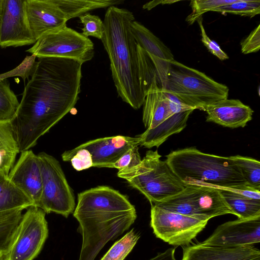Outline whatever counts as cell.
I'll return each instance as SVG.
<instances>
[{"label":"cell","instance_id":"cell-1","mask_svg":"<svg viewBox=\"0 0 260 260\" xmlns=\"http://www.w3.org/2000/svg\"><path fill=\"white\" fill-rule=\"evenodd\" d=\"M82 65L58 57L38 58L34 62L11 120L20 153L35 146L75 106L81 92Z\"/></svg>","mask_w":260,"mask_h":260},{"label":"cell","instance_id":"cell-2","mask_svg":"<svg viewBox=\"0 0 260 260\" xmlns=\"http://www.w3.org/2000/svg\"><path fill=\"white\" fill-rule=\"evenodd\" d=\"M73 215L82 236L78 260H94L108 242L128 230L137 218L127 197L104 185L79 193Z\"/></svg>","mask_w":260,"mask_h":260},{"label":"cell","instance_id":"cell-3","mask_svg":"<svg viewBox=\"0 0 260 260\" xmlns=\"http://www.w3.org/2000/svg\"><path fill=\"white\" fill-rule=\"evenodd\" d=\"M133 13L116 6L108 8L101 39L110 62L112 79L118 95L135 110L143 105L145 94L141 87L137 44L132 34Z\"/></svg>","mask_w":260,"mask_h":260},{"label":"cell","instance_id":"cell-4","mask_svg":"<svg viewBox=\"0 0 260 260\" xmlns=\"http://www.w3.org/2000/svg\"><path fill=\"white\" fill-rule=\"evenodd\" d=\"M166 161L186 184L255 189L248 185L229 156L206 153L190 147L172 151Z\"/></svg>","mask_w":260,"mask_h":260},{"label":"cell","instance_id":"cell-5","mask_svg":"<svg viewBox=\"0 0 260 260\" xmlns=\"http://www.w3.org/2000/svg\"><path fill=\"white\" fill-rule=\"evenodd\" d=\"M154 66L156 82L161 89L194 110H203L208 105L228 99L229 89L226 85L175 59Z\"/></svg>","mask_w":260,"mask_h":260},{"label":"cell","instance_id":"cell-6","mask_svg":"<svg viewBox=\"0 0 260 260\" xmlns=\"http://www.w3.org/2000/svg\"><path fill=\"white\" fill-rule=\"evenodd\" d=\"M142 120L146 128L138 137L140 145L158 148L172 135L181 132L187 125L183 111L189 106L164 91L156 82L155 74L145 92Z\"/></svg>","mask_w":260,"mask_h":260},{"label":"cell","instance_id":"cell-7","mask_svg":"<svg viewBox=\"0 0 260 260\" xmlns=\"http://www.w3.org/2000/svg\"><path fill=\"white\" fill-rule=\"evenodd\" d=\"M160 157L157 150H149L139 165L117 173L118 177L142 193L151 205L179 193L186 186Z\"/></svg>","mask_w":260,"mask_h":260},{"label":"cell","instance_id":"cell-8","mask_svg":"<svg viewBox=\"0 0 260 260\" xmlns=\"http://www.w3.org/2000/svg\"><path fill=\"white\" fill-rule=\"evenodd\" d=\"M42 177V194L39 208L65 217L73 213L75 198L59 162L44 152L37 154Z\"/></svg>","mask_w":260,"mask_h":260},{"label":"cell","instance_id":"cell-9","mask_svg":"<svg viewBox=\"0 0 260 260\" xmlns=\"http://www.w3.org/2000/svg\"><path fill=\"white\" fill-rule=\"evenodd\" d=\"M26 51L38 58H67L82 64L90 60L94 54L93 42L67 24L41 37Z\"/></svg>","mask_w":260,"mask_h":260},{"label":"cell","instance_id":"cell-10","mask_svg":"<svg viewBox=\"0 0 260 260\" xmlns=\"http://www.w3.org/2000/svg\"><path fill=\"white\" fill-rule=\"evenodd\" d=\"M45 212L35 206L28 208L17 227L7 260H34L48 236Z\"/></svg>","mask_w":260,"mask_h":260},{"label":"cell","instance_id":"cell-11","mask_svg":"<svg viewBox=\"0 0 260 260\" xmlns=\"http://www.w3.org/2000/svg\"><path fill=\"white\" fill-rule=\"evenodd\" d=\"M150 225L155 236L177 247L189 245L209 220L171 212L151 205Z\"/></svg>","mask_w":260,"mask_h":260},{"label":"cell","instance_id":"cell-12","mask_svg":"<svg viewBox=\"0 0 260 260\" xmlns=\"http://www.w3.org/2000/svg\"><path fill=\"white\" fill-rule=\"evenodd\" d=\"M25 0H1L0 46L19 47L36 42L29 29L25 13Z\"/></svg>","mask_w":260,"mask_h":260},{"label":"cell","instance_id":"cell-13","mask_svg":"<svg viewBox=\"0 0 260 260\" xmlns=\"http://www.w3.org/2000/svg\"><path fill=\"white\" fill-rule=\"evenodd\" d=\"M260 242V216L238 218L218 225L202 243L213 246L234 248L253 246Z\"/></svg>","mask_w":260,"mask_h":260},{"label":"cell","instance_id":"cell-14","mask_svg":"<svg viewBox=\"0 0 260 260\" xmlns=\"http://www.w3.org/2000/svg\"><path fill=\"white\" fill-rule=\"evenodd\" d=\"M10 180L39 207L42 194V177L38 155L31 149L20 152L10 170Z\"/></svg>","mask_w":260,"mask_h":260},{"label":"cell","instance_id":"cell-15","mask_svg":"<svg viewBox=\"0 0 260 260\" xmlns=\"http://www.w3.org/2000/svg\"><path fill=\"white\" fill-rule=\"evenodd\" d=\"M140 145L137 137L117 135L90 140L73 149H85L91 155L93 167L112 168L129 148Z\"/></svg>","mask_w":260,"mask_h":260},{"label":"cell","instance_id":"cell-16","mask_svg":"<svg viewBox=\"0 0 260 260\" xmlns=\"http://www.w3.org/2000/svg\"><path fill=\"white\" fill-rule=\"evenodd\" d=\"M25 9L29 29L36 41L67 24L65 15L55 0H25Z\"/></svg>","mask_w":260,"mask_h":260},{"label":"cell","instance_id":"cell-17","mask_svg":"<svg viewBox=\"0 0 260 260\" xmlns=\"http://www.w3.org/2000/svg\"><path fill=\"white\" fill-rule=\"evenodd\" d=\"M181 260H260V251L253 245L227 248L202 242L184 246Z\"/></svg>","mask_w":260,"mask_h":260},{"label":"cell","instance_id":"cell-18","mask_svg":"<svg viewBox=\"0 0 260 260\" xmlns=\"http://www.w3.org/2000/svg\"><path fill=\"white\" fill-rule=\"evenodd\" d=\"M206 121L224 127H244L252 118L253 110L239 100L224 99L205 107Z\"/></svg>","mask_w":260,"mask_h":260},{"label":"cell","instance_id":"cell-19","mask_svg":"<svg viewBox=\"0 0 260 260\" xmlns=\"http://www.w3.org/2000/svg\"><path fill=\"white\" fill-rule=\"evenodd\" d=\"M198 214L208 220L220 215H234L219 190L204 185L188 184Z\"/></svg>","mask_w":260,"mask_h":260},{"label":"cell","instance_id":"cell-20","mask_svg":"<svg viewBox=\"0 0 260 260\" xmlns=\"http://www.w3.org/2000/svg\"><path fill=\"white\" fill-rule=\"evenodd\" d=\"M131 30L137 45L147 52L152 59L165 62L174 59L171 50L140 22L135 20L132 21Z\"/></svg>","mask_w":260,"mask_h":260},{"label":"cell","instance_id":"cell-21","mask_svg":"<svg viewBox=\"0 0 260 260\" xmlns=\"http://www.w3.org/2000/svg\"><path fill=\"white\" fill-rule=\"evenodd\" d=\"M34 206L33 202L9 178L0 172V213L23 210Z\"/></svg>","mask_w":260,"mask_h":260},{"label":"cell","instance_id":"cell-22","mask_svg":"<svg viewBox=\"0 0 260 260\" xmlns=\"http://www.w3.org/2000/svg\"><path fill=\"white\" fill-rule=\"evenodd\" d=\"M20 153L11 121L0 120V172L8 175Z\"/></svg>","mask_w":260,"mask_h":260},{"label":"cell","instance_id":"cell-23","mask_svg":"<svg viewBox=\"0 0 260 260\" xmlns=\"http://www.w3.org/2000/svg\"><path fill=\"white\" fill-rule=\"evenodd\" d=\"M208 186L219 190L222 197L233 212L234 215L237 216L238 218L244 219L260 216V200L245 197L222 187Z\"/></svg>","mask_w":260,"mask_h":260},{"label":"cell","instance_id":"cell-24","mask_svg":"<svg viewBox=\"0 0 260 260\" xmlns=\"http://www.w3.org/2000/svg\"><path fill=\"white\" fill-rule=\"evenodd\" d=\"M55 2L67 21L96 9L115 6L124 2L122 0H55Z\"/></svg>","mask_w":260,"mask_h":260},{"label":"cell","instance_id":"cell-25","mask_svg":"<svg viewBox=\"0 0 260 260\" xmlns=\"http://www.w3.org/2000/svg\"><path fill=\"white\" fill-rule=\"evenodd\" d=\"M229 157L238 168L248 185L260 190L259 161L251 157L238 155Z\"/></svg>","mask_w":260,"mask_h":260},{"label":"cell","instance_id":"cell-26","mask_svg":"<svg viewBox=\"0 0 260 260\" xmlns=\"http://www.w3.org/2000/svg\"><path fill=\"white\" fill-rule=\"evenodd\" d=\"M19 105L17 96L10 88L7 78L0 76V120L11 121Z\"/></svg>","mask_w":260,"mask_h":260},{"label":"cell","instance_id":"cell-27","mask_svg":"<svg viewBox=\"0 0 260 260\" xmlns=\"http://www.w3.org/2000/svg\"><path fill=\"white\" fill-rule=\"evenodd\" d=\"M139 232L132 229L116 242L101 260H124L136 245Z\"/></svg>","mask_w":260,"mask_h":260},{"label":"cell","instance_id":"cell-28","mask_svg":"<svg viewBox=\"0 0 260 260\" xmlns=\"http://www.w3.org/2000/svg\"><path fill=\"white\" fill-rule=\"evenodd\" d=\"M212 11L253 17L260 13V1L237 0L234 3L219 7Z\"/></svg>","mask_w":260,"mask_h":260},{"label":"cell","instance_id":"cell-29","mask_svg":"<svg viewBox=\"0 0 260 260\" xmlns=\"http://www.w3.org/2000/svg\"><path fill=\"white\" fill-rule=\"evenodd\" d=\"M237 0H192L190 2L192 12L186 17V21L193 24L203 14L212 11L219 7L234 3Z\"/></svg>","mask_w":260,"mask_h":260},{"label":"cell","instance_id":"cell-30","mask_svg":"<svg viewBox=\"0 0 260 260\" xmlns=\"http://www.w3.org/2000/svg\"><path fill=\"white\" fill-rule=\"evenodd\" d=\"M61 158L64 161H70L73 168L78 171L93 167L91 155L85 149L66 151L61 154Z\"/></svg>","mask_w":260,"mask_h":260},{"label":"cell","instance_id":"cell-31","mask_svg":"<svg viewBox=\"0 0 260 260\" xmlns=\"http://www.w3.org/2000/svg\"><path fill=\"white\" fill-rule=\"evenodd\" d=\"M82 24V34L86 37L89 36L101 40L104 32L103 21L97 15L89 13L79 17Z\"/></svg>","mask_w":260,"mask_h":260},{"label":"cell","instance_id":"cell-32","mask_svg":"<svg viewBox=\"0 0 260 260\" xmlns=\"http://www.w3.org/2000/svg\"><path fill=\"white\" fill-rule=\"evenodd\" d=\"M138 146H135L127 150L123 155L113 164L112 168L118 170L134 167L141 161Z\"/></svg>","mask_w":260,"mask_h":260},{"label":"cell","instance_id":"cell-33","mask_svg":"<svg viewBox=\"0 0 260 260\" xmlns=\"http://www.w3.org/2000/svg\"><path fill=\"white\" fill-rule=\"evenodd\" d=\"M197 21L201 29V41L208 51L220 60L228 59V55L221 49L220 46L215 42L211 40L207 35L202 22V16L200 17Z\"/></svg>","mask_w":260,"mask_h":260},{"label":"cell","instance_id":"cell-34","mask_svg":"<svg viewBox=\"0 0 260 260\" xmlns=\"http://www.w3.org/2000/svg\"><path fill=\"white\" fill-rule=\"evenodd\" d=\"M241 51L244 54L257 52L260 49V24H258L241 42Z\"/></svg>","mask_w":260,"mask_h":260},{"label":"cell","instance_id":"cell-35","mask_svg":"<svg viewBox=\"0 0 260 260\" xmlns=\"http://www.w3.org/2000/svg\"><path fill=\"white\" fill-rule=\"evenodd\" d=\"M175 248H169L164 252L158 253L148 260H177L175 256Z\"/></svg>","mask_w":260,"mask_h":260},{"label":"cell","instance_id":"cell-36","mask_svg":"<svg viewBox=\"0 0 260 260\" xmlns=\"http://www.w3.org/2000/svg\"><path fill=\"white\" fill-rule=\"evenodd\" d=\"M178 1H153L149 2L143 5V8L144 9H147L148 10H151L153 8L159 5L160 4H171L174 3Z\"/></svg>","mask_w":260,"mask_h":260},{"label":"cell","instance_id":"cell-37","mask_svg":"<svg viewBox=\"0 0 260 260\" xmlns=\"http://www.w3.org/2000/svg\"><path fill=\"white\" fill-rule=\"evenodd\" d=\"M0 260H7V251L0 249Z\"/></svg>","mask_w":260,"mask_h":260},{"label":"cell","instance_id":"cell-38","mask_svg":"<svg viewBox=\"0 0 260 260\" xmlns=\"http://www.w3.org/2000/svg\"><path fill=\"white\" fill-rule=\"evenodd\" d=\"M1 0H0V5H1Z\"/></svg>","mask_w":260,"mask_h":260}]
</instances>
